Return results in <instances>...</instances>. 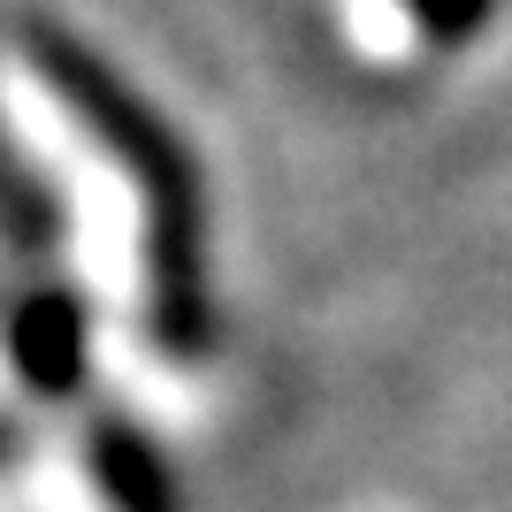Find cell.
Wrapping results in <instances>:
<instances>
[{"label": "cell", "instance_id": "1", "mask_svg": "<svg viewBox=\"0 0 512 512\" xmlns=\"http://www.w3.org/2000/svg\"><path fill=\"white\" fill-rule=\"evenodd\" d=\"M428 8H436V16H444L451 31H467V16L482 8V0H428ZM444 23H436V31H444Z\"/></svg>", "mask_w": 512, "mask_h": 512}]
</instances>
